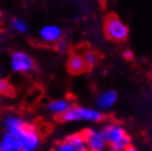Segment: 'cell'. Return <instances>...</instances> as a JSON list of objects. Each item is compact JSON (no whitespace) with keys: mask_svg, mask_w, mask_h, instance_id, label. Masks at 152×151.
<instances>
[{"mask_svg":"<svg viewBox=\"0 0 152 151\" xmlns=\"http://www.w3.org/2000/svg\"><path fill=\"white\" fill-rule=\"evenodd\" d=\"M106 118L104 111L99 110L97 107H85V106L72 105L64 114L56 117L60 122H102Z\"/></svg>","mask_w":152,"mask_h":151,"instance_id":"1","label":"cell"},{"mask_svg":"<svg viewBox=\"0 0 152 151\" xmlns=\"http://www.w3.org/2000/svg\"><path fill=\"white\" fill-rule=\"evenodd\" d=\"M104 32L108 40L114 42H124L129 35L128 26L115 12H110L106 15L104 21Z\"/></svg>","mask_w":152,"mask_h":151,"instance_id":"2","label":"cell"},{"mask_svg":"<svg viewBox=\"0 0 152 151\" xmlns=\"http://www.w3.org/2000/svg\"><path fill=\"white\" fill-rule=\"evenodd\" d=\"M9 133L19 140L21 151H38L41 144V136L32 122H28L27 126Z\"/></svg>","mask_w":152,"mask_h":151,"instance_id":"3","label":"cell"},{"mask_svg":"<svg viewBox=\"0 0 152 151\" xmlns=\"http://www.w3.org/2000/svg\"><path fill=\"white\" fill-rule=\"evenodd\" d=\"M10 65L12 71L20 74H28V73L34 71L35 62L32 57L24 52L17 51L11 54Z\"/></svg>","mask_w":152,"mask_h":151,"instance_id":"4","label":"cell"},{"mask_svg":"<svg viewBox=\"0 0 152 151\" xmlns=\"http://www.w3.org/2000/svg\"><path fill=\"white\" fill-rule=\"evenodd\" d=\"M82 133H83L84 138H85V141L87 144L89 151L106 150L108 144H107L100 129L94 128V127H88V128L84 129Z\"/></svg>","mask_w":152,"mask_h":151,"instance_id":"5","label":"cell"},{"mask_svg":"<svg viewBox=\"0 0 152 151\" xmlns=\"http://www.w3.org/2000/svg\"><path fill=\"white\" fill-rule=\"evenodd\" d=\"M102 133L108 146L117 144L127 135V130L118 121H108L102 127Z\"/></svg>","mask_w":152,"mask_h":151,"instance_id":"6","label":"cell"},{"mask_svg":"<svg viewBox=\"0 0 152 151\" xmlns=\"http://www.w3.org/2000/svg\"><path fill=\"white\" fill-rule=\"evenodd\" d=\"M118 102V93L115 89H106L99 93L95 99L96 107L102 111H108Z\"/></svg>","mask_w":152,"mask_h":151,"instance_id":"7","label":"cell"},{"mask_svg":"<svg viewBox=\"0 0 152 151\" xmlns=\"http://www.w3.org/2000/svg\"><path fill=\"white\" fill-rule=\"evenodd\" d=\"M66 67H67V71H69V74L76 76L82 75V74L88 71L87 65L85 63L83 55L75 52H72L69 54L67 63H66Z\"/></svg>","mask_w":152,"mask_h":151,"instance_id":"8","label":"cell"},{"mask_svg":"<svg viewBox=\"0 0 152 151\" xmlns=\"http://www.w3.org/2000/svg\"><path fill=\"white\" fill-rule=\"evenodd\" d=\"M73 105V103L71 99L69 98H56L52 99L46 104V110L50 115H52L56 118L60 115L64 114L67 109H69V107Z\"/></svg>","mask_w":152,"mask_h":151,"instance_id":"9","label":"cell"},{"mask_svg":"<svg viewBox=\"0 0 152 151\" xmlns=\"http://www.w3.org/2000/svg\"><path fill=\"white\" fill-rule=\"evenodd\" d=\"M29 121L19 115H8L4 119V127L7 132H13L28 125Z\"/></svg>","mask_w":152,"mask_h":151,"instance_id":"10","label":"cell"},{"mask_svg":"<svg viewBox=\"0 0 152 151\" xmlns=\"http://www.w3.org/2000/svg\"><path fill=\"white\" fill-rule=\"evenodd\" d=\"M40 35L43 41L48 43H55L62 37V31L56 26H46L40 32Z\"/></svg>","mask_w":152,"mask_h":151,"instance_id":"11","label":"cell"},{"mask_svg":"<svg viewBox=\"0 0 152 151\" xmlns=\"http://www.w3.org/2000/svg\"><path fill=\"white\" fill-rule=\"evenodd\" d=\"M65 140L72 144V147L74 148L75 151H89L82 131L71 133L65 138Z\"/></svg>","mask_w":152,"mask_h":151,"instance_id":"12","label":"cell"},{"mask_svg":"<svg viewBox=\"0 0 152 151\" xmlns=\"http://www.w3.org/2000/svg\"><path fill=\"white\" fill-rule=\"evenodd\" d=\"M82 55H83L85 63L87 65L88 71H91L93 68H95L97 66L99 62V55L97 54V52L93 51V50H85Z\"/></svg>","mask_w":152,"mask_h":151,"instance_id":"13","label":"cell"},{"mask_svg":"<svg viewBox=\"0 0 152 151\" xmlns=\"http://www.w3.org/2000/svg\"><path fill=\"white\" fill-rule=\"evenodd\" d=\"M15 91L13 87L10 84V82L8 81L6 77L4 76V73L0 70V96H11L13 95Z\"/></svg>","mask_w":152,"mask_h":151,"instance_id":"14","label":"cell"},{"mask_svg":"<svg viewBox=\"0 0 152 151\" xmlns=\"http://www.w3.org/2000/svg\"><path fill=\"white\" fill-rule=\"evenodd\" d=\"M130 144H131V137L127 133L120 141H118L117 144L109 146V148L107 149V151H122L127 147H129Z\"/></svg>","mask_w":152,"mask_h":151,"instance_id":"15","label":"cell"},{"mask_svg":"<svg viewBox=\"0 0 152 151\" xmlns=\"http://www.w3.org/2000/svg\"><path fill=\"white\" fill-rule=\"evenodd\" d=\"M52 151H75V150H74V148L72 147V144H69V142H67V141L64 139V140H61V141L56 142Z\"/></svg>","mask_w":152,"mask_h":151,"instance_id":"16","label":"cell"},{"mask_svg":"<svg viewBox=\"0 0 152 151\" xmlns=\"http://www.w3.org/2000/svg\"><path fill=\"white\" fill-rule=\"evenodd\" d=\"M12 26L15 28V30H17L18 32H21V33H24L28 31L27 23L23 22L22 20L18 19V18H15L12 20Z\"/></svg>","mask_w":152,"mask_h":151,"instance_id":"17","label":"cell"},{"mask_svg":"<svg viewBox=\"0 0 152 151\" xmlns=\"http://www.w3.org/2000/svg\"><path fill=\"white\" fill-rule=\"evenodd\" d=\"M55 50L61 54L66 53L69 51V43L63 39H60L57 42H55Z\"/></svg>","mask_w":152,"mask_h":151,"instance_id":"18","label":"cell"},{"mask_svg":"<svg viewBox=\"0 0 152 151\" xmlns=\"http://www.w3.org/2000/svg\"><path fill=\"white\" fill-rule=\"evenodd\" d=\"M122 56L124 59L127 61H131L133 59V53L132 51H130V50H126L125 52L122 53Z\"/></svg>","mask_w":152,"mask_h":151,"instance_id":"19","label":"cell"},{"mask_svg":"<svg viewBox=\"0 0 152 151\" xmlns=\"http://www.w3.org/2000/svg\"><path fill=\"white\" fill-rule=\"evenodd\" d=\"M0 151H21V150H18V149H13V148L1 147V146H0Z\"/></svg>","mask_w":152,"mask_h":151,"instance_id":"20","label":"cell"},{"mask_svg":"<svg viewBox=\"0 0 152 151\" xmlns=\"http://www.w3.org/2000/svg\"><path fill=\"white\" fill-rule=\"evenodd\" d=\"M122 151H137V148L136 147H133L132 144H130L129 147H127L126 149H124Z\"/></svg>","mask_w":152,"mask_h":151,"instance_id":"21","label":"cell"},{"mask_svg":"<svg viewBox=\"0 0 152 151\" xmlns=\"http://www.w3.org/2000/svg\"><path fill=\"white\" fill-rule=\"evenodd\" d=\"M103 151H106V150H103Z\"/></svg>","mask_w":152,"mask_h":151,"instance_id":"22","label":"cell"},{"mask_svg":"<svg viewBox=\"0 0 152 151\" xmlns=\"http://www.w3.org/2000/svg\"><path fill=\"white\" fill-rule=\"evenodd\" d=\"M0 15H1V13H0Z\"/></svg>","mask_w":152,"mask_h":151,"instance_id":"23","label":"cell"}]
</instances>
